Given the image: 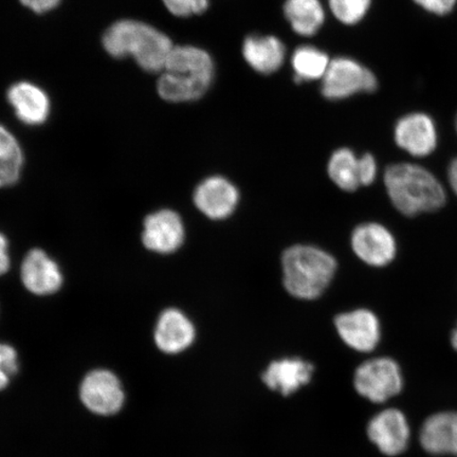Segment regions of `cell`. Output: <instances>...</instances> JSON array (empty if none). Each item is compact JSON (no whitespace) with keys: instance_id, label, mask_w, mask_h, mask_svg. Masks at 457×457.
Segmentation results:
<instances>
[{"instance_id":"f1b7e54d","label":"cell","mask_w":457,"mask_h":457,"mask_svg":"<svg viewBox=\"0 0 457 457\" xmlns=\"http://www.w3.org/2000/svg\"><path fill=\"white\" fill-rule=\"evenodd\" d=\"M61 0H21L25 7L31 9L33 12L42 14L54 10L59 5Z\"/></svg>"},{"instance_id":"484cf974","label":"cell","mask_w":457,"mask_h":457,"mask_svg":"<svg viewBox=\"0 0 457 457\" xmlns=\"http://www.w3.org/2000/svg\"><path fill=\"white\" fill-rule=\"evenodd\" d=\"M170 12L179 17L203 14L209 7V0H163Z\"/></svg>"},{"instance_id":"5bb4252c","label":"cell","mask_w":457,"mask_h":457,"mask_svg":"<svg viewBox=\"0 0 457 457\" xmlns=\"http://www.w3.org/2000/svg\"><path fill=\"white\" fill-rule=\"evenodd\" d=\"M351 245L353 253L365 264L373 267L390 264L397 253L392 233L377 222H367L353 228Z\"/></svg>"},{"instance_id":"9a60e30c","label":"cell","mask_w":457,"mask_h":457,"mask_svg":"<svg viewBox=\"0 0 457 457\" xmlns=\"http://www.w3.org/2000/svg\"><path fill=\"white\" fill-rule=\"evenodd\" d=\"M21 279L32 295H51L62 288L64 277L59 264L43 249H32L21 266Z\"/></svg>"},{"instance_id":"cb8c5ba5","label":"cell","mask_w":457,"mask_h":457,"mask_svg":"<svg viewBox=\"0 0 457 457\" xmlns=\"http://www.w3.org/2000/svg\"><path fill=\"white\" fill-rule=\"evenodd\" d=\"M371 0H328L331 12L342 24L356 25L370 7Z\"/></svg>"},{"instance_id":"e0dca14e","label":"cell","mask_w":457,"mask_h":457,"mask_svg":"<svg viewBox=\"0 0 457 457\" xmlns=\"http://www.w3.org/2000/svg\"><path fill=\"white\" fill-rule=\"evenodd\" d=\"M7 96L21 122L29 127H38L47 121L51 111L50 99L37 85L16 83L11 86Z\"/></svg>"},{"instance_id":"2e32d148","label":"cell","mask_w":457,"mask_h":457,"mask_svg":"<svg viewBox=\"0 0 457 457\" xmlns=\"http://www.w3.org/2000/svg\"><path fill=\"white\" fill-rule=\"evenodd\" d=\"M394 137L400 148L417 158L430 155L437 145L436 124L426 113H410L400 119Z\"/></svg>"},{"instance_id":"1f68e13d","label":"cell","mask_w":457,"mask_h":457,"mask_svg":"<svg viewBox=\"0 0 457 457\" xmlns=\"http://www.w3.org/2000/svg\"><path fill=\"white\" fill-rule=\"evenodd\" d=\"M451 345H453L454 350L457 352V327L451 334Z\"/></svg>"},{"instance_id":"8992f818","label":"cell","mask_w":457,"mask_h":457,"mask_svg":"<svg viewBox=\"0 0 457 457\" xmlns=\"http://www.w3.org/2000/svg\"><path fill=\"white\" fill-rule=\"evenodd\" d=\"M352 386L357 395L369 403H386L402 393L403 370L390 357L370 358L353 370Z\"/></svg>"},{"instance_id":"f546056e","label":"cell","mask_w":457,"mask_h":457,"mask_svg":"<svg viewBox=\"0 0 457 457\" xmlns=\"http://www.w3.org/2000/svg\"><path fill=\"white\" fill-rule=\"evenodd\" d=\"M10 266L9 242L7 237L3 233H0V277L9 271Z\"/></svg>"},{"instance_id":"ba28073f","label":"cell","mask_w":457,"mask_h":457,"mask_svg":"<svg viewBox=\"0 0 457 457\" xmlns=\"http://www.w3.org/2000/svg\"><path fill=\"white\" fill-rule=\"evenodd\" d=\"M377 79L367 67L350 57H336L324 74L322 94L328 100H343L359 93H373Z\"/></svg>"},{"instance_id":"3957f363","label":"cell","mask_w":457,"mask_h":457,"mask_svg":"<svg viewBox=\"0 0 457 457\" xmlns=\"http://www.w3.org/2000/svg\"><path fill=\"white\" fill-rule=\"evenodd\" d=\"M385 185L394 207L405 216L434 212L445 204V192L441 182L420 165H390L386 170Z\"/></svg>"},{"instance_id":"4316f807","label":"cell","mask_w":457,"mask_h":457,"mask_svg":"<svg viewBox=\"0 0 457 457\" xmlns=\"http://www.w3.org/2000/svg\"><path fill=\"white\" fill-rule=\"evenodd\" d=\"M377 162L376 159L370 154L360 157V179H361V186L369 187L376 179L377 177Z\"/></svg>"},{"instance_id":"9c48e42d","label":"cell","mask_w":457,"mask_h":457,"mask_svg":"<svg viewBox=\"0 0 457 457\" xmlns=\"http://www.w3.org/2000/svg\"><path fill=\"white\" fill-rule=\"evenodd\" d=\"M195 324L179 308L170 307L159 313L153 330L156 350L165 357L184 355L195 345Z\"/></svg>"},{"instance_id":"6da1fadb","label":"cell","mask_w":457,"mask_h":457,"mask_svg":"<svg viewBox=\"0 0 457 457\" xmlns=\"http://www.w3.org/2000/svg\"><path fill=\"white\" fill-rule=\"evenodd\" d=\"M213 77L214 62L207 51L174 46L158 79V94L168 102L196 101L207 93Z\"/></svg>"},{"instance_id":"277c9868","label":"cell","mask_w":457,"mask_h":457,"mask_svg":"<svg viewBox=\"0 0 457 457\" xmlns=\"http://www.w3.org/2000/svg\"><path fill=\"white\" fill-rule=\"evenodd\" d=\"M283 284L296 299L322 296L335 278L338 262L327 251L312 245H295L282 255Z\"/></svg>"},{"instance_id":"d6986e66","label":"cell","mask_w":457,"mask_h":457,"mask_svg":"<svg viewBox=\"0 0 457 457\" xmlns=\"http://www.w3.org/2000/svg\"><path fill=\"white\" fill-rule=\"evenodd\" d=\"M243 55L255 71L270 74L282 67L286 49L284 44L276 37L251 36L245 39Z\"/></svg>"},{"instance_id":"83f0119b","label":"cell","mask_w":457,"mask_h":457,"mask_svg":"<svg viewBox=\"0 0 457 457\" xmlns=\"http://www.w3.org/2000/svg\"><path fill=\"white\" fill-rule=\"evenodd\" d=\"M414 2L428 12L445 15L453 9L456 0H414Z\"/></svg>"},{"instance_id":"ac0fdd59","label":"cell","mask_w":457,"mask_h":457,"mask_svg":"<svg viewBox=\"0 0 457 457\" xmlns=\"http://www.w3.org/2000/svg\"><path fill=\"white\" fill-rule=\"evenodd\" d=\"M420 442L428 453L457 457V412L445 411L428 417L420 428Z\"/></svg>"},{"instance_id":"8fae6325","label":"cell","mask_w":457,"mask_h":457,"mask_svg":"<svg viewBox=\"0 0 457 457\" xmlns=\"http://www.w3.org/2000/svg\"><path fill=\"white\" fill-rule=\"evenodd\" d=\"M334 327L343 345L353 352L370 353L379 345V319L373 312L365 308L337 314Z\"/></svg>"},{"instance_id":"7402d4cb","label":"cell","mask_w":457,"mask_h":457,"mask_svg":"<svg viewBox=\"0 0 457 457\" xmlns=\"http://www.w3.org/2000/svg\"><path fill=\"white\" fill-rule=\"evenodd\" d=\"M331 181L345 192H355L361 186L360 157L350 148H339L333 153L328 164Z\"/></svg>"},{"instance_id":"d6a6232c","label":"cell","mask_w":457,"mask_h":457,"mask_svg":"<svg viewBox=\"0 0 457 457\" xmlns=\"http://www.w3.org/2000/svg\"><path fill=\"white\" fill-rule=\"evenodd\" d=\"M455 129H456V131H457V116H456V120H455Z\"/></svg>"},{"instance_id":"7a4b0ae2","label":"cell","mask_w":457,"mask_h":457,"mask_svg":"<svg viewBox=\"0 0 457 457\" xmlns=\"http://www.w3.org/2000/svg\"><path fill=\"white\" fill-rule=\"evenodd\" d=\"M103 47L116 59L133 56L143 71L162 72L174 45L170 38L145 22L122 20L103 36Z\"/></svg>"},{"instance_id":"d4e9b609","label":"cell","mask_w":457,"mask_h":457,"mask_svg":"<svg viewBox=\"0 0 457 457\" xmlns=\"http://www.w3.org/2000/svg\"><path fill=\"white\" fill-rule=\"evenodd\" d=\"M24 362L19 350L9 342L0 341V369L7 371L14 380L21 374Z\"/></svg>"},{"instance_id":"44dd1931","label":"cell","mask_w":457,"mask_h":457,"mask_svg":"<svg viewBox=\"0 0 457 457\" xmlns=\"http://www.w3.org/2000/svg\"><path fill=\"white\" fill-rule=\"evenodd\" d=\"M24 162L19 140L0 124V188L12 187L20 180Z\"/></svg>"},{"instance_id":"7c38bea8","label":"cell","mask_w":457,"mask_h":457,"mask_svg":"<svg viewBox=\"0 0 457 457\" xmlns=\"http://www.w3.org/2000/svg\"><path fill=\"white\" fill-rule=\"evenodd\" d=\"M143 245L158 254H170L179 250L186 239V227L180 215L162 209L145 217L141 236Z\"/></svg>"},{"instance_id":"603a6c76","label":"cell","mask_w":457,"mask_h":457,"mask_svg":"<svg viewBox=\"0 0 457 457\" xmlns=\"http://www.w3.org/2000/svg\"><path fill=\"white\" fill-rule=\"evenodd\" d=\"M329 62L330 60L327 54L312 47V46H302L295 49L291 57V65L295 73V83L323 79L324 74L328 71Z\"/></svg>"},{"instance_id":"ffe728a7","label":"cell","mask_w":457,"mask_h":457,"mask_svg":"<svg viewBox=\"0 0 457 457\" xmlns=\"http://www.w3.org/2000/svg\"><path fill=\"white\" fill-rule=\"evenodd\" d=\"M284 13L293 30L302 37H313L325 21V11L320 0H286Z\"/></svg>"},{"instance_id":"4fadbf2b","label":"cell","mask_w":457,"mask_h":457,"mask_svg":"<svg viewBox=\"0 0 457 457\" xmlns=\"http://www.w3.org/2000/svg\"><path fill=\"white\" fill-rule=\"evenodd\" d=\"M239 197L238 188L233 182L226 177L211 176L196 187L193 200L195 207L208 219L224 220L236 212Z\"/></svg>"},{"instance_id":"30bf717a","label":"cell","mask_w":457,"mask_h":457,"mask_svg":"<svg viewBox=\"0 0 457 457\" xmlns=\"http://www.w3.org/2000/svg\"><path fill=\"white\" fill-rule=\"evenodd\" d=\"M365 434L382 455L395 457L408 449L411 428L402 411L387 408L371 417L365 427Z\"/></svg>"},{"instance_id":"52a82bcc","label":"cell","mask_w":457,"mask_h":457,"mask_svg":"<svg viewBox=\"0 0 457 457\" xmlns=\"http://www.w3.org/2000/svg\"><path fill=\"white\" fill-rule=\"evenodd\" d=\"M317 365L301 356H285L270 360L259 375L262 386L278 397L289 399L311 386Z\"/></svg>"},{"instance_id":"4dcf8cb0","label":"cell","mask_w":457,"mask_h":457,"mask_svg":"<svg viewBox=\"0 0 457 457\" xmlns=\"http://www.w3.org/2000/svg\"><path fill=\"white\" fill-rule=\"evenodd\" d=\"M448 179L451 188H453V192L457 195V158H454L449 165Z\"/></svg>"},{"instance_id":"5b68a950","label":"cell","mask_w":457,"mask_h":457,"mask_svg":"<svg viewBox=\"0 0 457 457\" xmlns=\"http://www.w3.org/2000/svg\"><path fill=\"white\" fill-rule=\"evenodd\" d=\"M76 397L86 414L103 420L117 419L129 405L128 386L110 365L86 370L78 380Z\"/></svg>"}]
</instances>
